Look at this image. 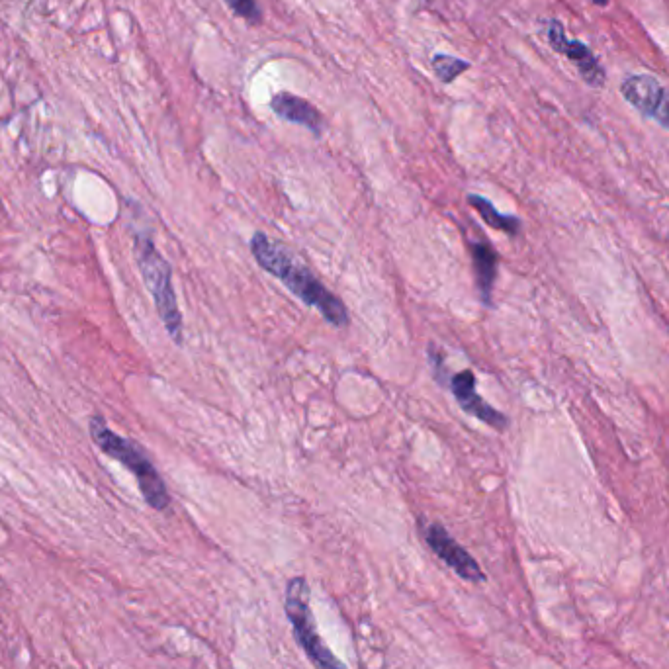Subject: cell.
I'll return each instance as SVG.
<instances>
[{"instance_id": "277c9868", "label": "cell", "mask_w": 669, "mask_h": 669, "mask_svg": "<svg viewBox=\"0 0 669 669\" xmlns=\"http://www.w3.org/2000/svg\"><path fill=\"white\" fill-rule=\"evenodd\" d=\"M284 611L288 621L292 623L298 644L302 646V650L306 652L308 660L315 669H349L317 634V626L310 607V585L306 578L298 576L286 583Z\"/></svg>"}, {"instance_id": "5bb4252c", "label": "cell", "mask_w": 669, "mask_h": 669, "mask_svg": "<svg viewBox=\"0 0 669 669\" xmlns=\"http://www.w3.org/2000/svg\"><path fill=\"white\" fill-rule=\"evenodd\" d=\"M595 4H599V6H607L609 4V0H593Z\"/></svg>"}, {"instance_id": "30bf717a", "label": "cell", "mask_w": 669, "mask_h": 669, "mask_svg": "<svg viewBox=\"0 0 669 669\" xmlns=\"http://www.w3.org/2000/svg\"><path fill=\"white\" fill-rule=\"evenodd\" d=\"M472 265H474V280L480 294V300L491 306L493 302V284L497 276V253L486 241H472Z\"/></svg>"}, {"instance_id": "8fae6325", "label": "cell", "mask_w": 669, "mask_h": 669, "mask_svg": "<svg viewBox=\"0 0 669 669\" xmlns=\"http://www.w3.org/2000/svg\"><path fill=\"white\" fill-rule=\"evenodd\" d=\"M468 202L472 208H476V212L482 216V220L488 223L493 229H499L503 233H509V235H517L519 229H521V222L519 218L515 216H505V214H499L490 200L478 196V194H470L468 196Z\"/></svg>"}, {"instance_id": "6da1fadb", "label": "cell", "mask_w": 669, "mask_h": 669, "mask_svg": "<svg viewBox=\"0 0 669 669\" xmlns=\"http://www.w3.org/2000/svg\"><path fill=\"white\" fill-rule=\"evenodd\" d=\"M251 253L259 267L278 278L296 298L315 308L331 325H349V312L341 298L329 292L312 270L302 265L282 243L259 231L251 239Z\"/></svg>"}, {"instance_id": "4fadbf2b", "label": "cell", "mask_w": 669, "mask_h": 669, "mask_svg": "<svg viewBox=\"0 0 669 669\" xmlns=\"http://www.w3.org/2000/svg\"><path fill=\"white\" fill-rule=\"evenodd\" d=\"M225 4L233 10L235 16L251 22V24H259L261 22V10L257 6L255 0H225Z\"/></svg>"}, {"instance_id": "7c38bea8", "label": "cell", "mask_w": 669, "mask_h": 669, "mask_svg": "<svg viewBox=\"0 0 669 669\" xmlns=\"http://www.w3.org/2000/svg\"><path fill=\"white\" fill-rule=\"evenodd\" d=\"M470 69V63L452 55H435L433 57V71L443 83H452L464 71Z\"/></svg>"}, {"instance_id": "3957f363", "label": "cell", "mask_w": 669, "mask_h": 669, "mask_svg": "<svg viewBox=\"0 0 669 669\" xmlns=\"http://www.w3.org/2000/svg\"><path fill=\"white\" fill-rule=\"evenodd\" d=\"M134 253L143 282L155 300V308L167 333L177 345H182V315L173 288L171 265L147 235H135Z\"/></svg>"}, {"instance_id": "52a82bcc", "label": "cell", "mask_w": 669, "mask_h": 669, "mask_svg": "<svg viewBox=\"0 0 669 669\" xmlns=\"http://www.w3.org/2000/svg\"><path fill=\"white\" fill-rule=\"evenodd\" d=\"M425 540H427L429 548L462 580L474 581V583L486 580L478 562L468 554V550H464L452 536L448 535L445 527H441L437 523L427 525L425 527Z\"/></svg>"}, {"instance_id": "9c48e42d", "label": "cell", "mask_w": 669, "mask_h": 669, "mask_svg": "<svg viewBox=\"0 0 669 669\" xmlns=\"http://www.w3.org/2000/svg\"><path fill=\"white\" fill-rule=\"evenodd\" d=\"M270 106H272V112L278 118H282L286 122H292V124H298V126H304L312 134H321L323 116L308 100H304L296 94H290V92H278V94L272 96Z\"/></svg>"}, {"instance_id": "8992f818", "label": "cell", "mask_w": 669, "mask_h": 669, "mask_svg": "<svg viewBox=\"0 0 669 669\" xmlns=\"http://www.w3.org/2000/svg\"><path fill=\"white\" fill-rule=\"evenodd\" d=\"M546 36L554 51L566 55L580 69L581 77L589 87L601 89L605 85V69L597 61L595 53L580 40H568L560 20L552 18L546 22Z\"/></svg>"}, {"instance_id": "7a4b0ae2", "label": "cell", "mask_w": 669, "mask_h": 669, "mask_svg": "<svg viewBox=\"0 0 669 669\" xmlns=\"http://www.w3.org/2000/svg\"><path fill=\"white\" fill-rule=\"evenodd\" d=\"M90 437L98 445V448L112 456L114 460L122 462L137 480L139 490L143 499L155 509V511H165L171 503V495L167 491V486L163 478L159 476L157 468L149 462V458L143 454L139 446L116 435L102 417L90 419Z\"/></svg>"}, {"instance_id": "ba28073f", "label": "cell", "mask_w": 669, "mask_h": 669, "mask_svg": "<svg viewBox=\"0 0 669 669\" xmlns=\"http://www.w3.org/2000/svg\"><path fill=\"white\" fill-rule=\"evenodd\" d=\"M450 390L456 398L458 405L472 417L480 419L482 423L490 425L497 431H503L509 425V419L491 407L490 403L484 402L482 396L476 392V376L472 370H462L452 376L450 380Z\"/></svg>"}, {"instance_id": "5b68a950", "label": "cell", "mask_w": 669, "mask_h": 669, "mask_svg": "<svg viewBox=\"0 0 669 669\" xmlns=\"http://www.w3.org/2000/svg\"><path fill=\"white\" fill-rule=\"evenodd\" d=\"M621 94L646 118L669 130V89L652 75H630L621 83Z\"/></svg>"}]
</instances>
